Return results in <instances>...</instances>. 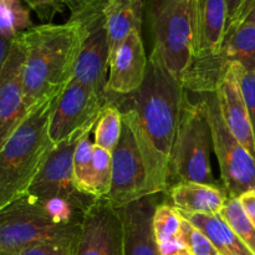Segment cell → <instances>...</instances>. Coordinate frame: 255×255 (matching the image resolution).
<instances>
[{"mask_svg": "<svg viewBox=\"0 0 255 255\" xmlns=\"http://www.w3.org/2000/svg\"><path fill=\"white\" fill-rule=\"evenodd\" d=\"M172 206L182 214H219L228 199L221 184L179 182L167 189Z\"/></svg>", "mask_w": 255, "mask_h": 255, "instance_id": "cell-19", "label": "cell"}, {"mask_svg": "<svg viewBox=\"0 0 255 255\" xmlns=\"http://www.w3.org/2000/svg\"><path fill=\"white\" fill-rule=\"evenodd\" d=\"M79 241L45 242L32 244L19 252L17 255H77Z\"/></svg>", "mask_w": 255, "mask_h": 255, "instance_id": "cell-30", "label": "cell"}, {"mask_svg": "<svg viewBox=\"0 0 255 255\" xmlns=\"http://www.w3.org/2000/svg\"><path fill=\"white\" fill-rule=\"evenodd\" d=\"M112 183V153L94 143L91 187L95 198H106Z\"/></svg>", "mask_w": 255, "mask_h": 255, "instance_id": "cell-26", "label": "cell"}, {"mask_svg": "<svg viewBox=\"0 0 255 255\" xmlns=\"http://www.w3.org/2000/svg\"><path fill=\"white\" fill-rule=\"evenodd\" d=\"M246 0H227V6H228V25L236 19L239 10L242 9Z\"/></svg>", "mask_w": 255, "mask_h": 255, "instance_id": "cell-37", "label": "cell"}, {"mask_svg": "<svg viewBox=\"0 0 255 255\" xmlns=\"http://www.w3.org/2000/svg\"><path fill=\"white\" fill-rule=\"evenodd\" d=\"M32 27L30 7L22 0H0V35L15 39Z\"/></svg>", "mask_w": 255, "mask_h": 255, "instance_id": "cell-23", "label": "cell"}, {"mask_svg": "<svg viewBox=\"0 0 255 255\" xmlns=\"http://www.w3.org/2000/svg\"><path fill=\"white\" fill-rule=\"evenodd\" d=\"M24 64L25 49L19 34L0 72V148L29 112L24 102Z\"/></svg>", "mask_w": 255, "mask_h": 255, "instance_id": "cell-13", "label": "cell"}, {"mask_svg": "<svg viewBox=\"0 0 255 255\" xmlns=\"http://www.w3.org/2000/svg\"><path fill=\"white\" fill-rule=\"evenodd\" d=\"M216 95L218 97L222 117L228 128L231 129L233 136L243 144L244 148L255 158V141L248 109L242 94L241 85L231 65H228L226 74L219 81Z\"/></svg>", "mask_w": 255, "mask_h": 255, "instance_id": "cell-17", "label": "cell"}, {"mask_svg": "<svg viewBox=\"0 0 255 255\" xmlns=\"http://www.w3.org/2000/svg\"><path fill=\"white\" fill-rule=\"evenodd\" d=\"M25 49L24 102L27 111L59 96L74 77L82 44L77 19L65 24H41L20 34Z\"/></svg>", "mask_w": 255, "mask_h": 255, "instance_id": "cell-2", "label": "cell"}, {"mask_svg": "<svg viewBox=\"0 0 255 255\" xmlns=\"http://www.w3.org/2000/svg\"><path fill=\"white\" fill-rule=\"evenodd\" d=\"M244 212L255 227V192H247L239 197Z\"/></svg>", "mask_w": 255, "mask_h": 255, "instance_id": "cell-35", "label": "cell"}, {"mask_svg": "<svg viewBox=\"0 0 255 255\" xmlns=\"http://www.w3.org/2000/svg\"><path fill=\"white\" fill-rule=\"evenodd\" d=\"M107 104V96L71 80L60 96L50 121L49 134L54 146L96 122Z\"/></svg>", "mask_w": 255, "mask_h": 255, "instance_id": "cell-11", "label": "cell"}, {"mask_svg": "<svg viewBox=\"0 0 255 255\" xmlns=\"http://www.w3.org/2000/svg\"><path fill=\"white\" fill-rule=\"evenodd\" d=\"M66 7L71 12V17H76L91 7L106 1V0H64Z\"/></svg>", "mask_w": 255, "mask_h": 255, "instance_id": "cell-34", "label": "cell"}, {"mask_svg": "<svg viewBox=\"0 0 255 255\" xmlns=\"http://www.w3.org/2000/svg\"><path fill=\"white\" fill-rule=\"evenodd\" d=\"M0 255H17V254L11 253V252H4V251H1V252H0Z\"/></svg>", "mask_w": 255, "mask_h": 255, "instance_id": "cell-38", "label": "cell"}, {"mask_svg": "<svg viewBox=\"0 0 255 255\" xmlns=\"http://www.w3.org/2000/svg\"><path fill=\"white\" fill-rule=\"evenodd\" d=\"M104 16L110 42V59L133 30H141L143 0H106Z\"/></svg>", "mask_w": 255, "mask_h": 255, "instance_id": "cell-20", "label": "cell"}, {"mask_svg": "<svg viewBox=\"0 0 255 255\" xmlns=\"http://www.w3.org/2000/svg\"><path fill=\"white\" fill-rule=\"evenodd\" d=\"M96 122L87 126L86 128L75 132L65 141L54 147L45 164L40 169L39 174L30 186L26 196L32 197L37 201L65 198L85 208H90L95 203L96 198L81 193L77 189L75 183L74 154L80 139L85 133L95 128Z\"/></svg>", "mask_w": 255, "mask_h": 255, "instance_id": "cell-8", "label": "cell"}, {"mask_svg": "<svg viewBox=\"0 0 255 255\" xmlns=\"http://www.w3.org/2000/svg\"><path fill=\"white\" fill-rule=\"evenodd\" d=\"M122 127L124 121L121 111L109 102L101 111L95 125V144L112 153L121 138Z\"/></svg>", "mask_w": 255, "mask_h": 255, "instance_id": "cell-22", "label": "cell"}, {"mask_svg": "<svg viewBox=\"0 0 255 255\" xmlns=\"http://www.w3.org/2000/svg\"><path fill=\"white\" fill-rule=\"evenodd\" d=\"M159 202L158 194H152L119 208L124 227V255H161L152 226Z\"/></svg>", "mask_w": 255, "mask_h": 255, "instance_id": "cell-16", "label": "cell"}, {"mask_svg": "<svg viewBox=\"0 0 255 255\" xmlns=\"http://www.w3.org/2000/svg\"><path fill=\"white\" fill-rule=\"evenodd\" d=\"M30 10L35 11L40 20L45 21V24H51L52 19L59 12L64 11V0H22Z\"/></svg>", "mask_w": 255, "mask_h": 255, "instance_id": "cell-31", "label": "cell"}, {"mask_svg": "<svg viewBox=\"0 0 255 255\" xmlns=\"http://www.w3.org/2000/svg\"><path fill=\"white\" fill-rule=\"evenodd\" d=\"M182 214V213H181ZM194 227L201 229L213 243L219 255H254L232 231L219 214H182Z\"/></svg>", "mask_w": 255, "mask_h": 255, "instance_id": "cell-21", "label": "cell"}, {"mask_svg": "<svg viewBox=\"0 0 255 255\" xmlns=\"http://www.w3.org/2000/svg\"><path fill=\"white\" fill-rule=\"evenodd\" d=\"M182 214L176 207L167 201H161L153 214V233L157 244L164 243L179 234L182 224Z\"/></svg>", "mask_w": 255, "mask_h": 255, "instance_id": "cell-27", "label": "cell"}, {"mask_svg": "<svg viewBox=\"0 0 255 255\" xmlns=\"http://www.w3.org/2000/svg\"><path fill=\"white\" fill-rule=\"evenodd\" d=\"M122 121L121 138L112 151V183L106 197L117 209L148 196L146 169L138 144L129 125L124 119Z\"/></svg>", "mask_w": 255, "mask_h": 255, "instance_id": "cell-10", "label": "cell"}, {"mask_svg": "<svg viewBox=\"0 0 255 255\" xmlns=\"http://www.w3.org/2000/svg\"><path fill=\"white\" fill-rule=\"evenodd\" d=\"M234 22H237V24L253 25V26H255V0H246L242 9L239 10L238 15L236 16V19L231 24H234Z\"/></svg>", "mask_w": 255, "mask_h": 255, "instance_id": "cell-33", "label": "cell"}, {"mask_svg": "<svg viewBox=\"0 0 255 255\" xmlns=\"http://www.w3.org/2000/svg\"><path fill=\"white\" fill-rule=\"evenodd\" d=\"M212 148L211 126L203 101L199 96L198 100L192 101L189 92L186 90L169 163L168 188L179 182L218 183L212 172Z\"/></svg>", "mask_w": 255, "mask_h": 255, "instance_id": "cell-5", "label": "cell"}, {"mask_svg": "<svg viewBox=\"0 0 255 255\" xmlns=\"http://www.w3.org/2000/svg\"><path fill=\"white\" fill-rule=\"evenodd\" d=\"M186 89L152 50L144 81L127 95L107 92V101L121 111L134 134L147 176V194L166 193L169 163L178 131Z\"/></svg>", "mask_w": 255, "mask_h": 255, "instance_id": "cell-1", "label": "cell"}, {"mask_svg": "<svg viewBox=\"0 0 255 255\" xmlns=\"http://www.w3.org/2000/svg\"><path fill=\"white\" fill-rule=\"evenodd\" d=\"M179 237L186 246L189 255H219L211 239L184 217L182 218Z\"/></svg>", "mask_w": 255, "mask_h": 255, "instance_id": "cell-28", "label": "cell"}, {"mask_svg": "<svg viewBox=\"0 0 255 255\" xmlns=\"http://www.w3.org/2000/svg\"><path fill=\"white\" fill-rule=\"evenodd\" d=\"M229 65L233 67L239 85H241L242 94H243L247 109H248L249 120H251L252 131H253L255 141V74L247 71L243 66H241L237 62H232Z\"/></svg>", "mask_w": 255, "mask_h": 255, "instance_id": "cell-29", "label": "cell"}, {"mask_svg": "<svg viewBox=\"0 0 255 255\" xmlns=\"http://www.w3.org/2000/svg\"><path fill=\"white\" fill-rule=\"evenodd\" d=\"M91 131L84 134L77 143L74 154V173L75 183L81 193L92 196L91 174H92V156H94V143L90 141ZM95 198V197H94ZM97 199V198H96Z\"/></svg>", "mask_w": 255, "mask_h": 255, "instance_id": "cell-25", "label": "cell"}, {"mask_svg": "<svg viewBox=\"0 0 255 255\" xmlns=\"http://www.w3.org/2000/svg\"><path fill=\"white\" fill-rule=\"evenodd\" d=\"M14 40L15 39H9V37L0 35V72H1L2 67H4L5 62L7 60V56H9L10 51H11Z\"/></svg>", "mask_w": 255, "mask_h": 255, "instance_id": "cell-36", "label": "cell"}, {"mask_svg": "<svg viewBox=\"0 0 255 255\" xmlns=\"http://www.w3.org/2000/svg\"><path fill=\"white\" fill-rule=\"evenodd\" d=\"M204 104L212 132L213 149L221 167V178L228 198L255 192V158L233 136L222 117L216 92L197 94Z\"/></svg>", "mask_w": 255, "mask_h": 255, "instance_id": "cell-7", "label": "cell"}, {"mask_svg": "<svg viewBox=\"0 0 255 255\" xmlns=\"http://www.w3.org/2000/svg\"><path fill=\"white\" fill-rule=\"evenodd\" d=\"M148 17L153 50L182 82L194 59L196 0H149Z\"/></svg>", "mask_w": 255, "mask_h": 255, "instance_id": "cell-4", "label": "cell"}, {"mask_svg": "<svg viewBox=\"0 0 255 255\" xmlns=\"http://www.w3.org/2000/svg\"><path fill=\"white\" fill-rule=\"evenodd\" d=\"M158 249L161 255H189L179 234L164 243L158 244Z\"/></svg>", "mask_w": 255, "mask_h": 255, "instance_id": "cell-32", "label": "cell"}, {"mask_svg": "<svg viewBox=\"0 0 255 255\" xmlns=\"http://www.w3.org/2000/svg\"><path fill=\"white\" fill-rule=\"evenodd\" d=\"M194 61L201 76L209 84H218L232 62H237L247 71L255 74V26L231 24L227 27L221 51L214 56Z\"/></svg>", "mask_w": 255, "mask_h": 255, "instance_id": "cell-14", "label": "cell"}, {"mask_svg": "<svg viewBox=\"0 0 255 255\" xmlns=\"http://www.w3.org/2000/svg\"><path fill=\"white\" fill-rule=\"evenodd\" d=\"M147 65L141 30H133L110 59L107 92L127 95L138 90L146 77Z\"/></svg>", "mask_w": 255, "mask_h": 255, "instance_id": "cell-15", "label": "cell"}, {"mask_svg": "<svg viewBox=\"0 0 255 255\" xmlns=\"http://www.w3.org/2000/svg\"><path fill=\"white\" fill-rule=\"evenodd\" d=\"M219 217L228 224L232 231L243 241V243L255 255V227L244 212L239 198H228Z\"/></svg>", "mask_w": 255, "mask_h": 255, "instance_id": "cell-24", "label": "cell"}, {"mask_svg": "<svg viewBox=\"0 0 255 255\" xmlns=\"http://www.w3.org/2000/svg\"><path fill=\"white\" fill-rule=\"evenodd\" d=\"M228 27L227 0H196V46L194 59L218 54Z\"/></svg>", "mask_w": 255, "mask_h": 255, "instance_id": "cell-18", "label": "cell"}, {"mask_svg": "<svg viewBox=\"0 0 255 255\" xmlns=\"http://www.w3.org/2000/svg\"><path fill=\"white\" fill-rule=\"evenodd\" d=\"M60 96L32 107L0 148V211L26 196L54 149L49 128Z\"/></svg>", "mask_w": 255, "mask_h": 255, "instance_id": "cell-3", "label": "cell"}, {"mask_svg": "<svg viewBox=\"0 0 255 255\" xmlns=\"http://www.w3.org/2000/svg\"><path fill=\"white\" fill-rule=\"evenodd\" d=\"M77 255H124L121 216L106 198L96 199L85 214Z\"/></svg>", "mask_w": 255, "mask_h": 255, "instance_id": "cell-12", "label": "cell"}, {"mask_svg": "<svg viewBox=\"0 0 255 255\" xmlns=\"http://www.w3.org/2000/svg\"><path fill=\"white\" fill-rule=\"evenodd\" d=\"M81 231L82 224L54 222L41 202L24 196L0 211V252L17 254L32 244L79 241Z\"/></svg>", "mask_w": 255, "mask_h": 255, "instance_id": "cell-6", "label": "cell"}, {"mask_svg": "<svg viewBox=\"0 0 255 255\" xmlns=\"http://www.w3.org/2000/svg\"><path fill=\"white\" fill-rule=\"evenodd\" d=\"M104 2L91 7L77 19L82 26V44L72 80L107 96L110 42L104 16Z\"/></svg>", "mask_w": 255, "mask_h": 255, "instance_id": "cell-9", "label": "cell"}]
</instances>
